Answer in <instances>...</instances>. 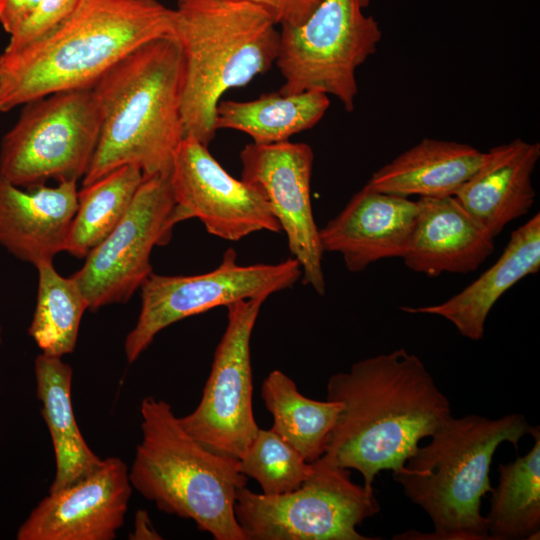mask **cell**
<instances>
[{"label":"cell","instance_id":"obj_1","mask_svg":"<svg viewBox=\"0 0 540 540\" xmlns=\"http://www.w3.org/2000/svg\"><path fill=\"white\" fill-rule=\"evenodd\" d=\"M326 399L341 402L342 409L320 459L358 471L368 490L380 471L399 470L419 442L452 415L422 360L404 348L333 374Z\"/></svg>","mask_w":540,"mask_h":540},{"label":"cell","instance_id":"obj_2","mask_svg":"<svg viewBox=\"0 0 540 540\" xmlns=\"http://www.w3.org/2000/svg\"><path fill=\"white\" fill-rule=\"evenodd\" d=\"M174 10L158 0H79L43 37L0 54V112L65 90L92 88L145 42L172 35Z\"/></svg>","mask_w":540,"mask_h":540},{"label":"cell","instance_id":"obj_3","mask_svg":"<svg viewBox=\"0 0 540 540\" xmlns=\"http://www.w3.org/2000/svg\"><path fill=\"white\" fill-rule=\"evenodd\" d=\"M182 83L183 56L173 35L143 43L98 80L92 90L100 132L82 186L124 165L144 175L170 172L185 136Z\"/></svg>","mask_w":540,"mask_h":540},{"label":"cell","instance_id":"obj_4","mask_svg":"<svg viewBox=\"0 0 540 540\" xmlns=\"http://www.w3.org/2000/svg\"><path fill=\"white\" fill-rule=\"evenodd\" d=\"M531 426L522 414L498 419L450 415L403 466L392 472L405 496L429 516L430 534L408 531L394 539L489 540L482 498L491 492L493 455L504 442L516 449Z\"/></svg>","mask_w":540,"mask_h":540},{"label":"cell","instance_id":"obj_5","mask_svg":"<svg viewBox=\"0 0 540 540\" xmlns=\"http://www.w3.org/2000/svg\"><path fill=\"white\" fill-rule=\"evenodd\" d=\"M173 10L172 35L183 56L185 136L208 146L222 96L275 64L280 28L265 8L248 0H177Z\"/></svg>","mask_w":540,"mask_h":540},{"label":"cell","instance_id":"obj_6","mask_svg":"<svg viewBox=\"0 0 540 540\" xmlns=\"http://www.w3.org/2000/svg\"><path fill=\"white\" fill-rule=\"evenodd\" d=\"M140 414L142 438L129 469L133 489L216 540H246L235 516L237 492L248 480L238 459L202 445L164 400L145 397Z\"/></svg>","mask_w":540,"mask_h":540},{"label":"cell","instance_id":"obj_7","mask_svg":"<svg viewBox=\"0 0 540 540\" xmlns=\"http://www.w3.org/2000/svg\"><path fill=\"white\" fill-rule=\"evenodd\" d=\"M370 0H322L300 25L280 27L275 65L282 94L306 91L334 96L347 112L355 109L357 69L382 39L378 21L365 13Z\"/></svg>","mask_w":540,"mask_h":540},{"label":"cell","instance_id":"obj_8","mask_svg":"<svg viewBox=\"0 0 540 540\" xmlns=\"http://www.w3.org/2000/svg\"><path fill=\"white\" fill-rule=\"evenodd\" d=\"M0 144V176L32 189L83 178L100 132L92 88L55 92L22 105Z\"/></svg>","mask_w":540,"mask_h":540},{"label":"cell","instance_id":"obj_9","mask_svg":"<svg viewBox=\"0 0 540 540\" xmlns=\"http://www.w3.org/2000/svg\"><path fill=\"white\" fill-rule=\"evenodd\" d=\"M312 464V474L291 492L238 490L235 516L246 540L374 539L356 530L380 510L374 490L354 483L349 469L320 458Z\"/></svg>","mask_w":540,"mask_h":540},{"label":"cell","instance_id":"obj_10","mask_svg":"<svg viewBox=\"0 0 540 540\" xmlns=\"http://www.w3.org/2000/svg\"><path fill=\"white\" fill-rule=\"evenodd\" d=\"M302 276L294 258L269 264L240 265L233 248L227 249L215 269L198 275L168 276L151 273L140 287L141 306L124 352L135 362L156 335L173 323L240 300L268 298L293 286Z\"/></svg>","mask_w":540,"mask_h":540},{"label":"cell","instance_id":"obj_11","mask_svg":"<svg viewBox=\"0 0 540 540\" xmlns=\"http://www.w3.org/2000/svg\"><path fill=\"white\" fill-rule=\"evenodd\" d=\"M174 205L170 172L144 175L123 218L72 275L90 310L126 302L140 289L152 273L153 248L171 238Z\"/></svg>","mask_w":540,"mask_h":540},{"label":"cell","instance_id":"obj_12","mask_svg":"<svg viewBox=\"0 0 540 540\" xmlns=\"http://www.w3.org/2000/svg\"><path fill=\"white\" fill-rule=\"evenodd\" d=\"M266 299L251 298L226 306L227 325L200 403L190 414L179 417L182 427L202 445L236 459L259 430L252 406L250 341Z\"/></svg>","mask_w":540,"mask_h":540},{"label":"cell","instance_id":"obj_13","mask_svg":"<svg viewBox=\"0 0 540 540\" xmlns=\"http://www.w3.org/2000/svg\"><path fill=\"white\" fill-rule=\"evenodd\" d=\"M174 226L197 218L216 237L238 241L258 231L281 232L260 191L231 176L208 146L191 135L179 143L170 169Z\"/></svg>","mask_w":540,"mask_h":540},{"label":"cell","instance_id":"obj_14","mask_svg":"<svg viewBox=\"0 0 540 540\" xmlns=\"http://www.w3.org/2000/svg\"><path fill=\"white\" fill-rule=\"evenodd\" d=\"M240 160L241 179L264 196L300 265L303 283L324 295L323 250L311 204V146L289 140L272 144L252 142L241 150Z\"/></svg>","mask_w":540,"mask_h":540},{"label":"cell","instance_id":"obj_15","mask_svg":"<svg viewBox=\"0 0 540 540\" xmlns=\"http://www.w3.org/2000/svg\"><path fill=\"white\" fill-rule=\"evenodd\" d=\"M133 487L119 457L49 491L18 528V540H113L125 522Z\"/></svg>","mask_w":540,"mask_h":540},{"label":"cell","instance_id":"obj_16","mask_svg":"<svg viewBox=\"0 0 540 540\" xmlns=\"http://www.w3.org/2000/svg\"><path fill=\"white\" fill-rule=\"evenodd\" d=\"M420 211L419 200L374 190L367 185L319 229L323 252L342 256L348 271L402 258Z\"/></svg>","mask_w":540,"mask_h":540},{"label":"cell","instance_id":"obj_17","mask_svg":"<svg viewBox=\"0 0 540 540\" xmlns=\"http://www.w3.org/2000/svg\"><path fill=\"white\" fill-rule=\"evenodd\" d=\"M77 181L26 189L0 176V245L34 267L64 251L78 205Z\"/></svg>","mask_w":540,"mask_h":540},{"label":"cell","instance_id":"obj_18","mask_svg":"<svg viewBox=\"0 0 540 540\" xmlns=\"http://www.w3.org/2000/svg\"><path fill=\"white\" fill-rule=\"evenodd\" d=\"M420 211L402 260L428 277L475 271L494 251V237L454 196L418 198Z\"/></svg>","mask_w":540,"mask_h":540},{"label":"cell","instance_id":"obj_19","mask_svg":"<svg viewBox=\"0 0 540 540\" xmlns=\"http://www.w3.org/2000/svg\"><path fill=\"white\" fill-rule=\"evenodd\" d=\"M539 158V142L517 138L492 147L454 197L495 238L532 208V174Z\"/></svg>","mask_w":540,"mask_h":540},{"label":"cell","instance_id":"obj_20","mask_svg":"<svg viewBox=\"0 0 540 540\" xmlns=\"http://www.w3.org/2000/svg\"><path fill=\"white\" fill-rule=\"evenodd\" d=\"M540 269V214L515 229L498 260L476 280L448 300L421 307L402 306L409 314L440 316L461 336L483 338L487 317L504 293L524 277Z\"/></svg>","mask_w":540,"mask_h":540},{"label":"cell","instance_id":"obj_21","mask_svg":"<svg viewBox=\"0 0 540 540\" xmlns=\"http://www.w3.org/2000/svg\"><path fill=\"white\" fill-rule=\"evenodd\" d=\"M483 153L469 144L423 138L375 171L365 185L403 197L454 196L475 172Z\"/></svg>","mask_w":540,"mask_h":540},{"label":"cell","instance_id":"obj_22","mask_svg":"<svg viewBox=\"0 0 540 540\" xmlns=\"http://www.w3.org/2000/svg\"><path fill=\"white\" fill-rule=\"evenodd\" d=\"M36 395L49 430L56 472L49 491L64 488L102 462L87 444L77 424L71 398L73 370L62 357L39 354L34 361Z\"/></svg>","mask_w":540,"mask_h":540},{"label":"cell","instance_id":"obj_23","mask_svg":"<svg viewBox=\"0 0 540 540\" xmlns=\"http://www.w3.org/2000/svg\"><path fill=\"white\" fill-rule=\"evenodd\" d=\"M329 96L317 91L266 93L249 101L220 100L215 126L250 136L254 143L272 144L311 129L324 117Z\"/></svg>","mask_w":540,"mask_h":540},{"label":"cell","instance_id":"obj_24","mask_svg":"<svg viewBox=\"0 0 540 540\" xmlns=\"http://www.w3.org/2000/svg\"><path fill=\"white\" fill-rule=\"evenodd\" d=\"M261 398L273 416L272 429L307 462L313 463L324 454L341 402L305 397L295 382L278 369L263 380Z\"/></svg>","mask_w":540,"mask_h":540},{"label":"cell","instance_id":"obj_25","mask_svg":"<svg viewBox=\"0 0 540 540\" xmlns=\"http://www.w3.org/2000/svg\"><path fill=\"white\" fill-rule=\"evenodd\" d=\"M531 450L513 462L499 464V482L491 491L485 516L489 540L539 539L540 431L533 427Z\"/></svg>","mask_w":540,"mask_h":540},{"label":"cell","instance_id":"obj_26","mask_svg":"<svg viewBox=\"0 0 540 540\" xmlns=\"http://www.w3.org/2000/svg\"><path fill=\"white\" fill-rule=\"evenodd\" d=\"M143 178L139 167L124 165L83 185L64 251L85 258L123 218Z\"/></svg>","mask_w":540,"mask_h":540},{"label":"cell","instance_id":"obj_27","mask_svg":"<svg viewBox=\"0 0 540 540\" xmlns=\"http://www.w3.org/2000/svg\"><path fill=\"white\" fill-rule=\"evenodd\" d=\"M38 287L29 336L42 353L62 357L74 351L87 301L73 276L60 275L53 262L35 267Z\"/></svg>","mask_w":540,"mask_h":540},{"label":"cell","instance_id":"obj_28","mask_svg":"<svg viewBox=\"0 0 540 540\" xmlns=\"http://www.w3.org/2000/svg\"><path fill=\"white\" fill-rule=\"evenodd\" d=\"M239 471L257 481L266 495H278L299 488L312 474L313 464L272 428L258 430L245 453L238 459Z\"/></svg>","mask_w":540,"mask_h":540},{"label":"cell","instance_id":"obj_29","mask_svg":"<svg viewBox=\"0 0 540 540\" xmlns=\"http://www.w3.org/2000/svg\"><path fill=\"white\" fill-rule=\"evenodd\" d=\"M79 0H40L34 12L12 34L5 49H17L49 33L74 11Z\"/></svg>","mask_w":540,"mask_h":540},{"label":"cell","instance_id":"obj_30","mask_svg":"<svg viewBox=\"0 0 540 540\" xmlns=\"http://www.w3.org/2000/svg\"><path fill=\"white\" fill-rule=\"evenodd\" d=\"M265 8L279 27L303 23L322 0H248Z\"/></svg>","mask_w":540,"mask_h":540},{"label":"cell","instance_id":"obj_31","mask_svg":"<svg viewBox=\"0 0 540 540\" xmlns=\"http://www.w3.org/2000/svg\"><path fill=\"white\" fill-rule=\"evenodd\" d=\"M40 0H0V25L12 34L34 12Z\"/></svg>","mask_w":540,"mask_h":540},{"label":"cell","instance_id":"obj_32","mask_svg":"<svg viewBox=\"0 0 540 540\" xmlns=\"http://www.w3.org/2000/svg\"><path fill=\"white\" fill-rule=\"evenodd\" d=\"M132 540L162 539L161 535L153 526L149 514L145 510H138L135 514L134 528L129 534Z\"/></svg>","mask_w":540,"mask_h":540},{"label":"cell","instance_id":"obj_33","mask_svg":"<svg viewBox=\"0 0 540 540\" xmlns=\"http://www.w3.org/2000/svg\"><path fill=\"white\" fill-rule=\"evenodd\" d=\"M1 345H2V335H1V328H0V349H1Z\"/></svg>","mask_w":540,"mask_h":540}]
</instances>
